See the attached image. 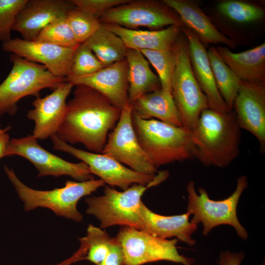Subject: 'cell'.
I'll return each mask as SVG.
<instances>
[{
  "mask_svg": "<svg viewBox=\"0 0 265 265\" xmlns=\"http://www.w3.org/2000/svg\"><path fill=\"white\" fill-rule=\"evenodd\" d=\"M185 37L179 36L173 47L176 64L172 80L171 94L182 126L191 132L201 112L209 107L207 98L193 74L187 41Z\"/></svg>",
  "mask_w": 265,
  "mask_h": 265,
  "instance_id": "cell-8",
  "label": "cell"
},
{
  "mask_svg": "<svg viewBox=\"0 0 265 265\" xmlns=\"http://www.w3.org/2000/svg\"><path fill=\"white\" fill-rule=\"evenodd\" d=\"M191 133L194 159L204 165L227 167L240 153L241 129L232 110L204 109Z\"/></svg>",
  "mask_w": 265,
  "mask_h": 265,
  "instance_id": "cell-2",
  "label": "cell"
},
{
  "mask_svg": "<svg viewBox=\"0 0 265 265\" xmlns=\"http://www.w3.org/2000/svg\"><path fill=\"white\" fill-rule=\"evenodd\" d=\"M139 214L141 220L140 230L151 235L163 239L176 237L190 246L196 241L192 236L198 228V225L191 222L190 213L165 216L155 213L141 202Z\"/></svg>",
  "mask_w": 265,
  "mask_h": 265,
  "instance_id": "cell-20",
  "label": "cell"
},
{
  "mask_svg": "<svg viewBox=\"0 0 265 265\" xmlns=\"http://www.w3.org/2000/svg\"><path fill=\"white\" fill-rule=\"evenodd\" d=\"M106 66L84 42L74 53L69 75L67 78H80L91 75Z\"/></svg>",
  "mask_w": 265,
  "mask_h": 265,
  "instance_id": "cell-33",
  "label": "cell"
},
{
  "mask_svg": "<svg viewBox=\"0 0 265 265\" xmlns=\"http://www.w3.org/2000/svg\"><path fill=\"white\" fill-rule=\"evenodd\" d=\"M247 186V177L241 176L237 179L236 189L229 197L214 201L210 198L203 187L198 188V194L194 182H189L186 186L187 212L193 216L190 221L197 225L202 224L204 236L208 235L215 227L229 225L234 228L240 238L247 239L248 233L238 219L237 209L239 198Z\"/></svg>",
  "mask_w": 265,
  "mask_h": 265,
  "instance_id": "cell-7",
  "label": "cell"
},
{
  "mask_svg": "<svg viewBox=\"0 0 265 265\" xmlns=\"http://www.w3.org/2000/svg\"><path fill=\"white\" fill-rule=\"evenodd\" d=\"M36 40L64 48H76L80 44L76 40L66 17L59 19L46 26L40 32Z\"/></svg>",
  "mask_w": 265,
  "mask_h": 265,
  "instance_id": "cell-32",
  "label": "cell"
},
{
  "mask_svg": "<svg viewBox=\"0 0 265 265\" xmlns=\"http://www.w3.org/2000/svg\"><path fill=\"white\" fill-rule=\"evenodd\" d=\"M132 125L138 141L156 168L194 159L191 132L158 120H144L132 110Z\"/></svg>",
  "mask_w": 265,
  "mask_h": 265,
  "instance_id": "cell-3",
  "label": "cell"
},
{
  "mask_svg": "<svg viewBox=\"0 0 265 265\" xmlns=\"http://www.w3.org/2000/svg\"><path fill=\"white\" fill-rule=\"evenodd\" d=\"M84 43L106 66L126 58L128 48L122 40L102 24Z\"/></svg>",
  "mask_w": 265,
  "mask_h": 265,
  "instance_id": "cell-26",
  "label": "cell"
},
{
  "mask_svg": "<svg viewBox=\"0 0 265 265\" xmlns=\"http://www.w3.org/2000/svg\"><path fill=\"white\" fill-rule=\"evenodd\" d=\"M156 70L161 89L171 93V83L176 64L173 49L163 50L140 51Z\"/></svg>",
  "mask_w": 265,
  "mask_h": 265,
  "instance_id": "cell-28",
  "label": "cell"
},
{
  "mask_svg": "<svg viewBox=\"0 0 265 265\" xmlns=\"http://www.w3.org/2000/svg\"><path fill=\"white\" fill-rule=\"evenodd\" d=\"M220 57L240 79L250 83L265 82V43L235 53L227 47H215Z\"/></svg>",
  "mask_w": 265,
  "mask_h": 265,
  "instance_id": "cell-23",
  "label": "cell"
},
{
  "mask_svg": "<svg viewBox=\"0 0 265 265\" xmlns=\"http://www.w3.org/2000/svg\"><path fill=\"white\" fill-rule=\"evenodd\" d=\"M132 106L133 111L141 119L156 118L165 123L182 127L172 94L161 88L140 96Z\"/></svg>",
  "mask_w": 265,
  "mask_h": 265,
  "instance_id": "cell-24",
  "label": "cell"
},
{
  "mask_svg": "<svg viewBox=\"0 0 265 265\" xmlns=\"http://www.w3.org/2000/svg\"><path fill=\"white\" fill-rule=\"evenodd\" d=\"M244 256L242 251L232 253L229 251H223L220 253L218 263L219 265H240Z\"/></svg>",
  "mask_w": 265,
  "mask_h": 265,
  "instance_id": "cell-37",
  "label": "cell"
},
{
  "mask_svg": "<svg viewBox=\"0 0 265 265\" xmlns=\"http://www.w3.org/2000/svg\"><path fill=\"white\" fill-rule=\"evenodd\" d=\"M27 0H0V41L12 39L11 31L17 17Z\"/></svg>",
  "mask_w": 265,
  "mask_h": 265,
  "instance_id": "cell-34",
  "label": "cell"
},
{
  "mask_svg": "<svg viewBox=\"0 0 265 265\" xmlns=\"http://www.w3.org/2000/svg\"><path fill=\"white\" fill-rule=\"evenodd\" d=\"M102 24L118 36L128 49L138 51L172 49L182 27L173 25L159 30H143L129 29L116 25Z\"/></svg>",
  "mask_w": 265,
  "mask_h": 265,
  "instance_id": "cell-22",
  "label": "cell"
},
{
  "mask_svg": "<svg viewBox=\"0 0 265 265\" xmlns=\"http://www.w3.org/2000/svg\"><path fill=\"white\" fill-rule=\"evenodd\" d=\"M74 86L73 97L67 102L66 113L56 134L70 145L80 143L91 152L101 153L122 109L90 87Z\"/></svg>",
  "mask_w": 265,
  "mask_h": 265,
  "instance_id": "cell-1",
  "label": "cell"
},
{
  "mask_svg": "<svg viewBox=\"0 0 265 265\" xmlns=\"http://www.w3.org/2000/svg\"><path fill=\"white\" fill-rule=\"evenodd\" d=\"M10 60L11 70L0 84V117L15 115L20 100L28 96L40 97L41 90H54L66 80L52 74L45 66L15 54H10Z\"/></svg>",
  "mask_w": 265,
  "mask_h": 265,
  "instance_id": "cell-6",
  "label": "cell"
},
{
  "mask_svg": "<svg viewBox=\"0 0 265 265\" xmlns=\"http://www.w3.org/2000/svg\"><path fill=\"white\" fill-rule=\"evenodd\" d=\"M126 59L131 105L140 96L161 88L158 76L151 70L149 61L140 51L128 49Z\"/></svg>",
  "mask_w": 265,
  "mask_h": 265,
  "instance_id": "cell-25",
  "label": "cell"
},
{
  "mask_svg": "<svg viewBox=\"0 0 265 265\" xmlns=\"http://www.w3.org/2000/svg\"><path fill=\"white\" fill-rule=\"evenodd\" d=\"M66 19L79 44L85 42L101 25L97 17L75 6L68 12Z\"/></svg>",
  "mask_w": 265,
  "mask_h": 265,
  "instance_id": "cell-30",
  "label": "cell"
},
{
  "mask_svg": "<svg viewBox=\"0 0 265 265\" xmlns=\"http://www.w3.org/2000/svg\"><path fill=\"white\" fill-rule=\"evenodd\" d=\"M17 155L30 161L38 171L37 176H70L78 182L94 179L85 163H72L55 155L41 147L32 134L10 139L5 157Z\"/></svg>",
  "mask_w": 265,
  "mask_h": 265,
  "instance_id": "cell-11",
  "label": "cell"
},
{
  "mask_svg": "<svg viewBox=\"0 0 265 265\" xmlns=\"http://www.w3.org/2000/svg\"><path fill=\"white\" fill-rule=\"evenodd\" d=\"M11 127H2L0 124V159L5 157L6 148L10 140L9 132Z\"/></svg>",
  "mask_w": 265,
  "mask_h": 265,
  "instance_id": "cell-38",
  "label": "cell"
},
{
  "mask_svg": "<svg viewBox=\"0 0 265 265\" xmlns=\"http://www.w3.org/2000/svg\"><path fill=\"white\" fill-rule=\"evenodd\" d=\"M74 7L71 0H27L17 17L12 31L19 32L25 40L35 41L46 26L65 17Z\"/></svg>",
  "mask_w": 265,
  "mask_h": 265,
  "instance_id": "cell-17",
  "label": "cell"
},
{
  "mask_svg": "<svg viewBox=\"0 0 265 265\" xmlns=\"http://www.w3.org/2000/svg\"><path fill=\"white\" fill-rule=\"evenodd\" d=\"M99 20L101 24L132 29L146 27L159 30L167 26H184L178 14L163 1L152 0H131L106 11Z\"/></svg>",
  "mask_w": 265,
  "mask_h": 265,
  "instance_id": "cell-10",
  "label": "cell"
},
{
  "mask_svg": "<svg viewBox=\"0 0 265 265\" xmlns=\"http://www.w3.org/2000/svg\"><path fill=\"white\" fill-rule=\"evenodd\" d=\"M74 86L65 80L49 95L33 101V108L26 116L34 123L32 135L37 140H44L56 133L66 113L67 98Z\"/></svg>",
  "mask_w": 265,
  "mask_h": 265,
  "instance_id": "cell-15",
  "label": "cell"
},
{
  "mask_svg": "<svg viewBox=\"0 0 265 265\" xmlns=\"http://www.w3.org/2000/svg\"><path fill=\"white\" fill-rule=\"evenodd\" d=\"M219 12L238 23H248L262 19L264 11L261 7L240 0H224L217 5Z\"/></svg>",
  "mask_w": 265,
  "mask_h": 265,
  "instance_id": "cell-29",
  "label": "cell"
},
{
  "mask_svg": "<svg viewBox=\"0 0 265 265\" xmlns=\"http://www.w3.org/2000/svg\"><path fill=\"white\" fill-rule=\"evenodd\" d=\"M131 0H71L74 6L90 13L98 18L106 11Z\"/></svg>",
  "mask_w": 265,
  "mask_h": 265,
  "instance_id": "cell-35",
  "label": "cell"
},
{
  "mask_svg": "<svg viewBox=\"0 0 265 265\" xmlns=\"http://www.w3.org/2000/svg\"><path fill=\"white\" fill-rule=\"evenodd\" d=\"M50 138L54 150L80 159L87 165L92 175L98 176L110 186H117L124 190L134 184L147 185L157 175L136 172L108 155L76 148L60 140L56 134Z\"/></svg>",
  "mask_w": 265,
  "mask_h": 265,
  "instance_id": "cell-12",
  "label": "cell"
},
{
  "mask_svg": "<svg viewBox=\"0 0 265 265\" xmlns=\"http://www.w3.org/2000/svg\"><path fill=\"white\" fill-rule=\"evenodd\" d=\"M123 253L124 265L166 261L192 265L194 259L180 254L178 239H163L130 226H122L115 237Z\"/></svg>",
  "mask_w": 265,
  "mask_h": 265,
  "instance_id": "cell-9",
  "label": "cell"
},
{
  "mask_svg": "<svg viewBox=\"0 0 265 265\" xmlns=\"http://www.w3.org/2000/svg\"><path fill=\"white\" fill-rule=\"evenodd\" d=\"M4 170L24 203V210L30 211L38 208H47L56 215L77 222L83 220L77 204L82 197L90 195L105 186L101 179H92L82 182L67 181L63 187L50 190H37L24 184L14 171L4 165Z\"/></svg>",
  "mask_w": 265,
  "mask_h": 265,
  "instance_id": "cell-4",
  "label": "cell"
},
{
  "mask_svg": "<svg viewBox=\"0 0 265 265\" xmlns=\"http://www.w3.org/2000/svg\"><path fill=\"white\" fill-rule=\"evenodd\" d=\"M181 31L187 41L189 56L193 74L207 98L208 107L220 112L231 111L217 88L207 51L203 43L198 36L188 28L183 26Z\"/></svg>",
  "mask_w": 265,
  "mask_h": 265,
  "instance_id": "cell-19",
  "label": "cell"
},
{
  "mask_svg": "<svg viewBox=\"0 0 265 265\" xmlns=\"http://www.w3.org/2000/svg\"><path fill=\"white\" fill-rule=\"evenodd\" d=\"M64 48L39 41L15 38L3 43V51L28 61L39 63L56 77L66 78L70 74L72 60L77 48Z\"/></svg>",
  "mask_w": 265,
  "mask_h": 265,
  "instance_id": "cell-14",
  "label": "cell"
},
{
  "mask_svg": "<svg viewBox=\"0 0 265 265\" xmlns=\"http://www.w3.org/2000/svg\"><path fill=\"white\" fill-rule=\"evenodd\" d=\"M166 178L164 174L159 172L148 185L134 184L123 191L105 186L103 195L85 198L86 213L94 216L100 221L101 229L121 225L140 230L141 220L139 209L143 194L148 188Z\"/></svg>",
  "mask_w": 265,
  "mask_h": 265,
  "instance_id": "cell-5",
  "label": "cell"
},
{
  "mask_svg": "<svg viewBox=\"0 0 265 265\" xmlns=\"http://www.w3.org/2000/svg\"><path fill=\"white\" fill-rule=\"evenodd\" d=\"M84 238L87 245L85 260L95 265H98L105 259L115 238L110 237L106 231L92 224L88 225Z\"/></svg>",
  "mask_w": 265,
  "mask_h": 265,
  "instance_id": "cell-31",
  "label": "cell"
},
{
  "mask_svg": "<svg viewBox=\"0 0 265 265\" xmlns=\"http://www.w3.org/2000/svg\"><path fill=\"white\" fill-rule=\"evenodd\" d=\"M85 256L86 249L83 246H80L79 249L70 257L54 265H71L78 261L85 260Z\"/></svg>",
  "mask_w": 265,
  "mask_h": 265,
  "instance_id": "cell-39",
  "label": "cell"
},
{
  "mask_svg": "<svg viewBox=\"0 0 265 265\" xmlns=\"http://www.w3.org/2000/svg\"><path fill=\"white\" fill-rule=\"evenodd\" d=\"M162 1L178 14L184 26L192 30L202 43L236 47V42L220 32L196 2L188 0Z\"/></svg>",
  "mask_w": 265,
  "mask_h": 265,
  "instance_id": "cell-21",
  "label": "cell"
},
{
  "mask_svg": "<svg viewBox=\"0 0 265 265\" xmlns=\"http://www.w3.org/2000/svg\"><path fill=\"white\" fill-rule=\"evenodd\" d=\"M98 265H124L122 249L116 238L111 243L106 257Z\"/></svg>",
  "mask_w": 265,
  "mask_h": 265,
  "instance_id": "cell-36",
  "label": "cell"
},
{
  "mask_svg": "<svg viewBox=\"0 0 265 265\" xmlns=\"http://www.w3.org/2000/svg\"><path fill=\"white\" fill-rule=\"evenodd\" d=\"M128 70V63L125 58L106 66L91 75L66 78V81L74 86L82 84L96 90L122 109L130 104Z\"/></svg>",
  "mask_w": 265,
  "mask_h": 265,
  "instance_id": "cell-18",
  "label": "cell"
},
{
  "mask_svg": "<svg viewBox=\"0 0 265 265\" xmlns=\"http://www.w3.org/2000/svg\"><path fill=\"white\" fill-rule=\"evenodd\" d=\"M129 104L121 110L120 118L101 152L139 173L157 175L158 170L140 146L132 123Z\"/></svg>",
  "mask_w": 265,
  "mask_h": 265,
  "instance_id": "cell-13",
  "label": "cell"
},
{
  "mask_svg": "<svg viewBox=\"0 0 265 265\" xmlns=\"http://www.w3.org/2000/svg\"><path fill=\"white\" fill-rule=\"evenodd\" d=\"M233 108L241 129L252 133L265 149V82L242 81Z\"/></svg>",
  "mask_w": 265,
  "mask_h": 265,
  "instance_id": "cell-16",
  "label": "cell"
},
{
  "mask_svg": "<svg viewBox=\"0 0 265 265\" xmlns=\"http://www.w3.org/2000/svg\"><path fill=\"white\" fill-rule=\"evenodd\" d=\"M207 55L217 88L225 103L232 110L242 80L222 59L214 46L209 48Z\"/></svg>",
  "mask_w": 265,
  "mask_h": 265,
  "instance_id": "cell-27",
  "label": "cell"
}]
</instances>
